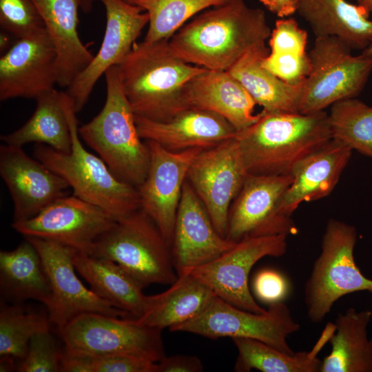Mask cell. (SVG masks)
Returning <instances> with one entry per match:
<instances>
[{"label": "cell", "mask_w": 372, "mask_h": 372, "mask_svg": "<svg viewBox=\"0 0 372 372\" xmlns=\"http://www.w3.org/2000/svg\"><path fill=\"white\" fill-rule=\"evenodd\" d=\"M271 32L262 9L230 0L196 15L168 42L173 53L188 63L228 71L249 50L265 45Z\"/></svg>", "instance_id": "6da1fadb"}, {"label": "cell", "mask_w": 372, "mask_h": 372, "mask_svg": "<svg viewBox=\"0 0 372 372\" xmlns=\"http://www.w3.org/2000/svg\"><path fill=\"white\" fill-rule=\"evenodd\" d=\"M168 41L135 43L116 65L123 92L136 116L165 121L188 108L185 85L206 70L178 57Z\"/></svg>", "instance_id": "7a4b0ae2"}, {"label": "cell", "mask_w": 372, "mask_h": 372, "mask_svg": "<svg viewBox=\"0 0 372 372\" xmlns=\"http://www.w3.org/2000/svg\"><path fill=\"white\" fill-rule=\"evenodd\" d=\"M249 174H290L305 158L331 139L329 114L260 112L236 136Z\"/></svg>", "instance_id": "3957f363"}, {"label": "cell", "mask_w": 372, "mask_h": 372, "mask_svg": "<svg viewBox=\"0 0 372 372\" xmlns=\"http://www.w3.org/2000/svg\"><path fill=\"white\" fill-rule=\"evenodd\" d=\"M104 75L105 104L96 116L79 127V134L118 179L138 189L147 175L149 148L138 132L118 66L110 68Z\"/></svg>", "instance_id": "277c9868"}, {"label": "cell", "mask_w": 372, "mask_h": 372, "mask_svg": "<svg viewBox=\"0 0 372 372\" xmlns=\"http://www.w3.org/2000/svg\"><path fill=\"white\" fill-rule=\"evenodd\" d=\"M64 105L72 137L69 153L35 143L34 157L61 176L76 196L103 209L116 220L140 208L138 189L118 179L99 156L83 145L76 111L64 91Z\"/></svg>", "instance_id": "5b68a950"}, {"label": "cell", "mask_w": 372, "mask_h": 372, "mask_svg": "<svg viewBox=\"0 0 372 372\" xmlns=\"http://www.w3.org/2000/svg\"><path fill=\"white\" fill-rule=\"evenodd\" d=\"M89 254L116 263L143 288L172 285L178 278L170 245L141 208L116 220L95 241Z\"/></svg>", "instance_id": "8992f818"}, {"label": "cell", "mask_w": 372, "mask_h": 372, "mask_svg": "<svg viewBox=\"0 0 372 372\" xmlns=\"http://www.w3.org/2000/svg\"><path fill=\"white\" fill-rule=\"evenodd\" d=\"M357 238L354 226L329 220L320 254L304 287V302L311 322H322L334 303L347 294L362 291L372 293V280L362 273L355 262Z\"/></svg>", "instance_id": "52a82bcc"}, {"label": "cell", "mask_w": 372, "mask_h": 372, "mask_svg": "<svg viewBox=\"0 0 372 372\" xmlns=\"http://www.w3.org/2000/svg\"><path fill=\"white\" fill-rule=\"evenodd\" d=\"M351 50L337 37L316 38L309 52L311 69L302 83L299 113L324 111L362 91L372 72V55H353Z\"/></svg>", "instance_id": "ba28073f"}, {"label": "cell", "mask_w": 372, "mask_h": 372, "mask_svg": "<svg viewBox=\"0 0 372 372\" xmlns=\"http://www.w3.org/2000/svg\"><path fill=\"white\" fill-rule=\"evenodd\" d=\"M161 331L134 318L85 313L72 318L59 334L63 352L71 355H130L158 362L166 355Z\"/></svg>", "instance_id": "9c48e42d"}, {"label": "cell", "mask_w": 372, "mask_h": 372, "mask_svg": "<svg viewBox=\"0 0 372 372\" xmlns=\"http://www.w3.org/2000/svg\"><path fill=\"white\" fill-rule=\"evenodd\" d=\"M300 325L283 302L269 304L264 313L238 308L217 296L194 318L169 329L211 339L247 338L260 340L288 354L296 352L288 344V337L299 331Z\"/></svg>", "instance_id": "30bf717a"}, {"label": "cell", "mask_w": 372, "mask_h": 372, "mask_svg": "<svg viewBox=\"0 0 372 372\" xmlns=\"http://www.w3.org/2000/svg\"><path fill=\"white\" fill-rule=\"evenodd\" d=\"M38 251L51 289L48 317L59 333L74 317L96 313L116 318H132L87 289L75 273L74 256L76 249L60 242L34 237H25Z\"/></svg>", "instance_id": "8fae6325"}, {"label": "cell", "mask_w": 372, "mask_h": 372, "mask_svg": "<svg viewBox=\"0 0 372 372\" xmlns=\"http://www.w3.org/2000/svg\"><path fill=\"white\" fill-rule=\"evenodd\" d=\"M287 238L286 235L243 238L217 258L189 272L227 302L264 313L267 309L257 303L249 288V273L262 258L283 256L287 251Z\"/></svg>", "instance_id": "7c38bea8"}, {"label": "cell", "mask_w": 372, "mask_h": 372, "mask_svg": "<svg viewBox=\"0 0 372 372\" xmlns=\"http://www.w3.org/2000/svg\"><path fill=\"white\" fill-rule=\"evenodd\" d=\"M292 180L291 174H248L231 205L225 238L237 242L248 237L296 234L291 216L282 214L280 210Z\"/></svg>", "instance_id": "4fadbf2b"}, {"label": "cell", "mask_w": 372, "mask_h": 372, "mask_svg": "<svg viewBox=\"0 0 372 372\" xmlns=\"http://www.w3.org/2000/svg\"><path fill=\"white\" fill-rule=\"evenodd\" d=\"M248 174L236 137L202 149L188 170L187 180L223 237L231 205Z\"/></svg>", "instance_id": "5bb4252c"}, {"label": "cell", "mask_w": 372, "mask_h": 372, "mask_svg": "<svg viewBox=\"0 0 372 372\" xmlns=\"http://www.w3.org/2000/svg\"><path fill=\"white\" fill-rule=\"evenodd\" d=\"M116 220L73 194L58 198L29 219L12 222V227L25 237L54 240L89 254L95 241Z\"/></svg>", "instance_id": "9a60e30c"}, {"label": "cell", "mask_w": 372, "mask_h": 372, "mask_svg": "<svg viewBox=\"0 0 372 372\" xmlns=\"http://www.w3.org/2000/svg\"><path fill=\"white\" fill-rule=\"evenodd\" d=\"M145 141L149 148L150 161L147 177L138 187L140 208L152 219L171 247L188 170L203 149L172 152L155 141Z\"/></svg>", "instance_id": "2e32d148"}, {"label": "cell", "mask_w": 372, "mask_h": 372, "mask_svg": "<svg viewBox=\"0 0 372 372\" xmlns=\"http://www.w3.org/2000/svg\"><path fill=\"white\" fill-rule=\"evenodd\" d=\"M97 1L103 4L106 15L101 45L90 63L65 91L76 113L86 104L100 77L120 63L149 23L147 13L137 6L124 0Z\"/></svg>", "instance_id": "e0dca14e"}, {"label": "cell", "mask_w": 372, "mask_h": 372, "mask_svg": "<svg viewBox=\"0 0 372 372\" xmlns=\"http://www.w3.org/2000/svg\"><path fill=\"white\" fill-rule=\"evenodd\" d=\"M57 84L56 52L45 28L17 39L0 58V100L36 99Z\"/></svg>", "instance_id": "ac0fdd59"}, {"label": "cell", "mask_w": 372, "mask_h": 372, "mask_svg": "<svg viewBox=\"0 0 372 372\" xmlns=\"http://www.w3.org/2000/svg\"><path fill=\"white\" fill-rule=\"evenodd\" d=\"M0 175L13 203V222L29 219L69 195L68 183L21 147L0 146Z\"/></svg>", "instance_id": "d6986e66"}, {"label": "cell", "mask_w": 372, "mask_h": 372, "mask_svg": "<svg viewBox=\"0 0 372 372\" xmlns=\"http://www.w3.org/2000/svg\"><path fill=\"white\" fill-rule=\"evenodd\" d=\"M235 244L216 231L205 207L186 180L171 245L178 276L214 260Z\"/></svg>", "instance_id": "ffe728a7"}, {"label": "cell", "mask_w": 372, "mask_h": 372, "mask_svg": "<svg viewBox=\"0 0 372 372\" xmlns=\"http://www.w3.org/2000/svg\"><path fill=\"white\" fill-rule=\"evenodd\" d=\"M141 138L153 141L165 149L180 152L189 148L206 149L236 137V129L221 116L188 107L165 121L135 116Z\"/></svg>", "instance_id": "44dd1931"}, {"label": "cell", "mask_w": 372, "mask_h": 372, "mask_svg": "<svg viewBox=\"0 0 372 372\" xmlns=\"http://www.w3.org/2000/svg\"><path fill=\"white\" fill-rule=\"evenodd\" d=\"M184 98L187 107L216 113L237 132L254 124L260 116V112L254 114L255 101L227 71L206 69L187 83Z\"/></svg>", "instance_id": "7402d4cb"}, {"label": "cell", "mask_w": 372, "mask_h": 372, "mask_svg": "<svg viewBox=\"0 0 372 372\" xmlns=\"http://www.w3.org/2000/svg\"><path fill=\"white\" fill-rule=\"evenodd\" d=\"M352 150L331 139L293 169V180L280 203V212L291 216L303 202L316 200L329 195L347 165Z\"/></svg>", "instance_id": "603a6c76"}, {"label": "cell", "mask_w": 372, "mask_h": 372, "mask_svg": "<svg viewBox=\"0 0 372 372\" xmlns=\"http://www.w3.org/2000/svg\"><path fill=\"white\" fill-rule=\"evenodd\" d=\"M32 1L56 52V85L67 88L94 57L78 32L79 1Z\"/></svg>", "instance_id": "cb8c5ba5"}, {"label": "cell", "mask_w": 372, "mask_h": 372, "mask_svg": "<svg viewBox=\"0 0 372 372\" xmlns=\"http://www.w3.org/2000/svg\"><path fill=\"white\" fill-rule=\"evenodd\" d=\"M297 12L316 38L335 37L351 50L372 45V19L362 6L347 0H296Z\"/></svg>", "instance_id": "d4e9b609"}, {"label": "cell", "mask_w": 372, "mask_h": 372, "mask_svg": "<svg viewBox=\"0 0 372 372\" xmlns=\"http://www.w3.org/2000/svg\"><path fill=\"white\" fill-rule=\"evenodd\" d=\"M266 44L255 48L242 56L227 72L237 79L256 104L267 113H299L302 83L285 82L262 65L269 54Z\"/></svg>", "instance_id": "484cf974"}, {"label": "cell", "mask_w": 372, "mask_h": 372, "mask_svg": "<svg viewBox=\"0 0 372 372\" xmlns=\"http://www.w3.org/2000/svg\"><path fill=\"white\" fill-rule=\"evenodd\" d=\"M170 285L162 293L147 296L144 312L136 322L161 331L169 329L198 316L216 296L189 272L178 276Z\"/></svg>", "instance_id": "4316f807"}, {"label": "cell", "mask_w": 372, "mask_h": 372, "mask_svg": "<svg viewBox=\"0 0 372 372\" xmlns=\"http://www.w3.org/2000/svg\"><path fill=\"white\" fill-rule=\"evenodd\" d=\"M73 260L76 271L98 296L134 319L143 315L147 297L144 288L118 265L79 251Z\"/></svg>", "instance_id": "83f0119b"}, {"label": "cell", "mask_w": 372, "mask_h": 372, "mask_svg": "<svg viewBox=\"0 0 372 372\" xmlns=\"http://www.w3.org/2000/svg\"><path fill=\"white\" fill-rule=\"evenodd\" d=\"M371 318L370 310L353 307L338 315L329 340L331 351L322 361L320 372H372V337L367 334Z\"/></svg>", "instance_id": "f1b7e54d"}, {"label": "cell", "mask_w": 372, "mask_h": 372, "mask_svg": "<svg viewBox=\"0 0 372 372\" xmlns=\"http://www.w3.org/2000/svg\"><path fill=\"white\" fill-rule=\"evenodd\" d=\"M0 290L15 304L34 300L48 305L49 280L38 251L27 238L12 250L0 251Z\"/></svg>", "instance_id": "f546056e"}, {"label": "cell", "mask_w": 372, "mask_h": 372, "mask_svg": "<svg viewBox=\"0 0 372 372\" xmlns=\"http://www.w3.org/2000/svg\"><path fill=\"white\" fill-rule=\"evenodd\" d=\"M30 118L17 130L1 136L3 143L17 147L34 143L46 145L56 151L69 153L72 137L64 105V91L54 88L36 99Z\"/></svg>", "instance_id": "4dcf8cb0"}, {"label": "cell", "mask_w": 372, "mask_h": 372, "mask_svg": "<svg viewBox=\"0 0 372 372\" xmlns=\"http://www.w3.org/2000/svg\"><path fill=\"white\" fill-rule=\"evenodd\" d=\"M334 325L327 324L318 341L309 351L288 354L260 340L247 338H234L238 355L234 371L249 372H320L322 360L318 353L329 342L334 332Z\"/></svg>", "instance_id": "1f68e13d"}, {"label": "cell", "mask_w": 372, "mask_h": 372, "mask_svg": "<svg viewBox=\"0 0 372 372\" xmlns=\"http://www.w3.org/2000/svg\"><path fill=\"white\" fill-rule=\"evenodd\" d=\"M308 35L295 19L280 18L276 21L269 38V54L262 66L281 80L291 84L302 83L311 69L307 52Z\"/></svg>", "instance_id": "d6a6232c"}, {"label": "cell", "mask_w": 372, "mask_h": 372, "mask_svg": "<svg viewBox=\"0 0 372 372\" xmlns=\"http://www.w3.org/2000/svg\"><path fill=\"white\" fill-rule=\"evenodd\" d=\"M230 0H125L137 6L149 16L145 41L169 39L185 22L207 8Z\"/></svg>", "instance_id": "836d02e7"}, {"label": "cell", "mask_w": 372, "mask_h": 372, "mask_svg": "<svg viewBox=\"0 0 372 372\" xmlns=\"http://www.w3.org/2000/svg\"><path fill=\"white\" fill-rule=\"evenodd\" d=\"M328 114L332 139L372 158V107L347 99L333 104Z\"/></svg>", "instance_id": "e575fe53"}, {"label": "cell", "mask_w": 372, "mask_h": 372, "mask_svg": "<svg viewBox=\"0 0 372 372\" xmlns=\"http://www.w3.org/2000/svg\"><path fill=\"white\" fill-rule=\"evenodd\" d=\"M48 316L27 309L19 303L1 302L0 309V357L8 356L21 361L31 338L50 328Z\"/></svg>", "instance_id": "d590c367"}, {"label": "cell", "mask_w": 372, "mask_h": 372, "mask_svg": "<svg viewBox=\"0 0 372 372\" xmlns=\"http://www.w3.org/2000/svg\"><path fill=\"white\" fill-rule=\"evenodd\" d=\"M61 372H158V364L130 355L77 356L63 351Z\"/></svg>", "instance_id": "8d00e7d4"}, {"label": "cell", "mask_w": 372, "mask_h": 372, "mask_svg": "<svg viewBox=\"0 0 372 372\" xmlns=\"http://www.w3.org/2000/svg\"><path fill=\"white\" fill-rule=\"evenodd\" d=\"M63 349L47 329L36 333L30 340L26 354L20 361L19 372H60Z\"/></svg>", "instance_id": "74e56055"}, {"label": "cell", "mask_w": 372, "mask_h": 372, "mask_svg": "<svg viewBox=\"0 0 372 372\" xmlns=\"http://www.w3.org/2000/svg\"><path fill=\"white\" fill-rule=\"evenodd\" d=\"M0 26L17 39L45 28L32 0H0Z\"/></svg>", "instance_id": "f35d334b"}, {"label": "cell", "mask_w": 372, "mask_h": 372, "mask_svg": "<svg viewBox=\"0 0 372 372\" xmlns=\"http://www.w3.org/2000/svg\"><path fill=\"white\" fill-rule=\"evenodd\" d=\"M253 291L256 298L268 304L282 301L289 292L285 277L272 269H262L255 275Z\"/></svg>", "instance_id": "ab89813d"}, {"label": "cell", "mask_w": 372, "mask_h": 372, "mask_svg": "<svg viewBox=\"0 0 372 372\" xmlns=\"http://www.w3.org/2000/svg\"><path fill=\"white\" fill-rule=\"evenodd\" d=\"M157 364L158 372H201L204 369L198 357L189 355H165Z\"/></svg>", "instance_id": "60d3db41"}, {"label": "cell", "mask_w": 372, "mask_h": 372, "mask_svg": "<svg viewBox=\"0 0 372 372\" xmlns=\"http://www.w3.org/2000/svg\"><path fill=\"white\" fill-rule=\"evenodd\" d=\"M271 13L280 18L288 17L297 12L296 0H259Z\"/></svg>", "instance_id": "b9f144b4"}, {"label": "cell", "mask_w": 372, "mask_h": 372, "mask_svg": "<svg viewBox=\"0 0 372 372\" xmlns=\"http://www.w3.org/2000/svg\"><path fill=\"white\" fill-rule=\"evenodd\" d=\"M17 362L18 361L8 356L0 357V371L10 372L15 370L17 371L18 364H16Z\"/></svg>", "instance_id": "7bdbcfd3"}, {"label": "cell", "mask_w": 372, "mask_h": 372, "mask_svg": "<svg viewBox=\"0 0 372 372\" xmlns=\"http://www.w3.org/2000/svg\"><path fill=\"white\" fill-rule=\"evenodd\" d=\"M9 33L3 30V32L1 33L0 37V48L1 51H4L5 50H8L11 45H10V36Z\"/></svg>", "instance_id": "ee69618b"}, {"label": "cell", "mask_w": 372, "mask_h": 372, "mask_svg": "<svg viewBox=\"0 0 372 372\" xmlns=\"http://www.w3.org/2000/svg\"><path fill=\"white\" fill-rule=\"evenodd\" d=\"M95 1H97V0H79L80 9L84 13H89L92 10Z\"/></svg>", "instance_id": "f6af8a7d"}, {"label": "cell", "mask_w": 372, "mask_h": 372, "mask_svg": "<svg viewBox=\"0 0 372 372\" xmlns=\"http://www.w3.org/2000/svg\"><path fill=\"white\" fill-rule=\"evenodd\" d=\"M358 6L364 8L370 15L372 14V0H354Z\"/></svg>", "instance_id": "bcb514c9"}, {"label": "cell", "mask_w": 372, "mask_h": 372, "mask_svg": "<svg viewBox=\"0 0 372 372\" xmlns=\"http://www.w3.org/2000/svg\"><path fill=\"white\" fill-rule=\"evenodd\" d=\"M362 52H364L368 54L372 55V45L369 46V48H366Z\"/></svg>", "instance_id": "7dc6e473"}]
</instances>
